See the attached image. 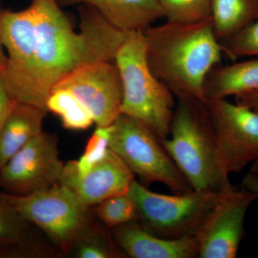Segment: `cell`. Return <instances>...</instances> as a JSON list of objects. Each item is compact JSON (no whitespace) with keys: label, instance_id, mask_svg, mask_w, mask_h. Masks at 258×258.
I'll return each instance as SVG.
<instances>
[{"label":"cell","instance_id":"6da1fadb","mask_svg":"<svg viewBox=\"0 0 258 258\" xmlns=\"http://www.w3.org/2000/svg\"><path fill=\"white\" fill-rule=\"evenodd\" d=\"M35 15V76L32 105L46 110L52 88L70 73L85 64L115 62L125 34L95 8L80 7V32L56 0H30Z\"/></svg>","mask_w":258,"mask_h":258},{"label":"cell","instance_id":"7a4b0ae2","mask_svg":"<svg viewBox=\"0 0 258 258\" xmlns=\"http://www.w3.org/2000/svg\"><path fill=\"white\" fill-rule=\"evenodd\" d=\"M143 32L148 64L154 76L177 98L205 103V79L221 60L222 52L212 19L195 23L166 22Z\"/></svg>","mask_w":258,"mask_h":258},{"label":"cell","instance_id":"3957f363","mask_svg":"<svg viewBox=\"0 0 258 258\" xmlns=\"http://www.w3.org/2000/svg\"><path fill=\"white\" fill-rule=\"evenodd\" d=\"M166 150L194 190L220 191L231 184L216 155V139L208 107L190 98H177Z\"/></svg>","mask_w":258,"mask_h":258},{"label":"cell","instance_id":"277c9868","mask_svg":"<svg viewBox=\"0 0 258 258\" xmlns=\"http://www.w3.org/2000/svg\"><path fill=\"white\" fill-rule=\"evenodd\" d=\"M115 62L123 83L120 113L138 120L162 142L165 140L175 108L174 95L149 68L143 31L126 32Z\"/></svg>","mask_w":258,"mask_h":258},{"label":"cell","instance_id":"5b68a950","mask_svg":"<svg viewBox=\"0 0 258 258\" xmlns=\"http://www.w3.org/2000/svg\"><path fill=\"white\" fill-rule=\"evenodd\" d=\"M220 191L193 189L164 195L151 191L134 180L128 195L137 209V222L144 228L164 238L179 239L199 235Z\"/></svg>","mask_w":258,"mask_h":258},{"label":"cell","instance_id":"8992f818","mask_svg":"<svg viewBox=\"0 0 258 258\" xmlns=\"http://www.w3.org/2000/svg\"><path fill=\"white\" fill-rule=\"evenodd\" d=\"M109 149L144 182H159L176 194L193 190L162 141L138 120L120 113L112 124Z\"/></svg>","mask_w":258,"mask_h":258},{"label":"cell","instance_id":"52a82bcc","mask_svg":"<svg viewBox=\"0 0 258 258\" xmlns=\"http://www.w3.org/2000/svg\"><path fill=\"white\" fill-rule=\"evenodd\" d=\"M5 195L18 213L41 230L62 256L67 255L75 239L96 217L93 208L85 205L62 184L23 196Z\"/></svg>","mask_w":258,"mask_h":258},{"label":"cell","instance_id":"ba28073f","mask_svg":"<svg viewBox=\"0 0 258 258\" xmlns=\"http://www.w3.org/2000/svg\"><path fill=\"white\" fill-rule=\"evenodd\" d=\"M206 105L215 130L217 163L229 177L258 159V113L226 99Z\"/></svg>","mask_w":258,"mask_h":258},{"label":"cell","instance_id":"9c48e42d","mask_svg":"<svg viewBox=\"0 0 258 258\" xmlns=\"http://www.w3.org/2000/svg\"><path fill=\"white\" fill-rule=\"evenodd\" d=\"M35 15L31 5L21 11L3 10L0 40L7 55L2 78L15 101L32 105L35 76Z\"/></svg>","mask_w":258,"mask_h":258},{"label":"cell","instance_id":"30bf717a","mask_svg":"<svg viewBox=\"0 0 258 258\" xmlns=\"http://www.w3.org/2000/svg\"><path fill=\"white\" fill-rule=\"evenodd\" d=\"M64 166L57 136L42 132L0 169V191L23 196L60 184Z\"/></svg>","mask_w":258,"mask_h":258},{"label":"cell","instance_id":"8fae6325","mask_svg":"<svg viewBox=\"0 0 258 258\" xmlns=\"http://www.w3.org/2000/svg\"><path fill=\"white\" fill-rule=\"evenodd\" d=\"M257 194L227 185L199 233L200 258H235L244 234V222Z\"/></svg>","mask_w":258,"mask_h":258},{"label":"cell","instance_id":"7c38bea8","mask_svg":"<svg viewBox=\"0 0 258 258\" xmlns=\"http://www.w3.org/2000/svg\"><path fill=\"white\" fill-rule=\"evenodd\" d=\"M54 88H66L92 115L97 126H108L120 114L123 88L115 62L85 64L70 73Z\"/></svg>","mask_w":258,"mask_h":258},{"label":"cell","instance_id":"4fadbf2b","mask_svg":"<svg viewBox=\"0 0 258 258\" xmlns=\"http://www.w3.org/2000/svg\"><path fill=\"white\" fill-rule=\"evenodd\" d=\"M135 174L111 149L84 175L76 171L74 161L64 166L60 184L72 190L85 205L93 208L103 200L128 192Z\"/></svg>","mask_w":258,"mask_h":258},{"label":"cell","instance_id":"5bb4252c","mask_svg":"<svg viewBox=\"0 0 258 258\" xmlns=\"http://www.w3.org/2000/svg\"><path fill=\"white\" fill-rule=\"evenodd\" d=\"M110 230L118 247L130 257L194 258L199 255L198 236L164 238L146 230L137 221Z\"/></svg>","mask_w":258,"mask_h":258},{"label":"cell","instance_id":"9a60e30c","mask_svg":"<svg viewBox=\"0 0 258 258\" xmlns=\"http://www.w3.org/2000/svg\"><path fill=\"white\" fill-rule=\"evenodd\" d=\"M32 224L15 210L0 191V257H52L55 249L48 238L35 233Z\"/></svg>","mask_w":258,"mask_h":258},{"label":"cell","instance_id":"2e32d148","mask_svg":"<svg viewBox=\"0 0 258 258\" xmlns=\"http://www.w3.org/2000/svg\"><path fill=\"white\" fill-rule=\"evenodd\" d=\"M59 5L78 4L95 8L111 25L123 32L144 31L164 17L157 0H56Z\"/></svg>","mask_w":258,"mask_h":258},{"label":"cell","instance_id":"e0dca14e","mask_svg":"<svg viewBox=\"0 0 258 258\" xmlns=\"http://www.w3.org/2000/svg\"><path fill=\"white\" fill-rule=\"evenodd\" d=\"M46 110L16 101L0 131V169L41 132Z\"/></svg>","mask_w":258,"mask_h":258},{"label":"cell","instance_id":"ac0fdd59","mask_svg":"<svg viewBox=\"0 0 258 258\" xmlns=\"http://www.w3.org/2000/svg\"><path fill=\"white\" fill-rule=\"evenodd\" d=\"M258 91V59L210 71L205 81V103Z\"/></svg>","mask_w":258,"mask_h":258},{"label":"cell","instance_id":"d6986e66","mask_svg":"<svg viewBox=\"0 0 258 258\" xmlns=\"http://www.w3.org/2000/svg\"><path fill=\"white\" fill-rule=\"evenodd\" d=\"M214 32L221 42L258 18V0H210Z\"/></svg>","mask_w":258,"mask_h":258},{"label":"cell","instance_id":"ffe728a7","mask_svg":"<svg viewBox=\"0 0 258 258\" xmlns=\"http://www.w3.org/2000/svg\"><path fill=\"white\" fill-rule=\"evenodd\" d=\"M78 258H122L126 256L118 247L111 230L97 217L76 237L66 256Z\"/></svg>","mask_w":258,"mask_h":258},{"label":"cell","instance_id":"44dd1931","mask_svg":"<svg viewBox=\"0 0 258 258\" xmlns=\"http://www.w3.org/2000/svg\"><path fill=\"white\" fill-rule=\"evenodd\" d=\"M46 108L60 117L62 126L69 130H86L95 123L86 107L66 88L52 90L47 99Z\"/></svg>","mask_w":258,"mask_h":258},{"label":"cell","instance_id":"7402d4cb","mask_svg":"<svg viewBox=\"0 0 258 258\" xmlns=\"http://www.w3.org/2000/svg\"><path fill=\"white\" fill-rule=\"evenodd\" d=\"M95 215L108 228L137 221V212L128 192L115 195L93 207Z\"/></svg>","mask_w":258,"mask_h":258},{"label":"cell","instance_id":"603a6c76","mask_svg":"<svg viewBox=\"0 0 258 258\" xmlns=\"http://www.w3.org/2000/svg\"><path fill=\"white\" fill-rule=\"evenodd\" d=\"M167 22L195 23L212 19L210 0H157Z\"/></svg>","mask_w":258,"mask_h":258},{"label":"cell","instance_id":"cb8c5ba5","mask_svg":"<svg viewBox=\"0 0 258 258\" xmlns=\"http://www.w3.org/2000/svg\"><path fill=\"white\" fill-rule=\"evenodd\" d=\"M222 52L232 61L258 55V18L254 23L220 42Z\"/></svg>","mask_w":258,"mask_h":258},{"label":"cell","instance_id":"d4e9b609","mask_svg":"<svg viewBox=\"0 0 258 258\" xmlns=\"http://www.w3.org/2000/svg\"><path fill=\"white\" fill-rule=\"evenodd\" d=\"M111 131L112 125L97 126L88 140L83 155L79 160L74 161L76 171L79 175L86 174L106 156L109 149Z\"/></svg>","mask_w":258,"mask_h":258},{"label":"cell","instance_id":"484cf974","mask_svg":"<svg viewBox=\"0 0 258 258\" xmlns=\"http://www.w3.org/2000/svg\"><path fill=\"white\" fill-rule=\"evenodd\" d=\"M15 102L7 91L0 74V131Z\"/></svg>","mask_w":258,"mask_h":258},{"label":"cell","instance_id":"4316f807","mask_svg":"<svg viewBox=\"0 0 258 258\" xmlns=\"http://www.w3.org/2000/svg\"><path fill=\"white\" fill-rule=\"evenodd\" d=\"M243 189L258 195V170H249L242 180Z\"/></svg>","mask_w":258,"mask_h":258},{"label":"cell","instance_id":"83f0119b","mask_svg":"<svg viewBox=\"0 0 258 258\" xmlns=\"http://www.w3.org/2000/svg\"><path fill=\"white\" fill-rule=\"evenodd\" d=\"M237 103L249 107L258 113V92L257 91L237 97Z\"/></svg>","mask_w":258,"mask_h":258},{"label":"cell","instance_id":"f1b7e54d","mask_svg":"<svg viewBox=\"0 0 258 258\" xmlns=\"http://www.w3.org/2000/svg\"><path fill=\"white\" fill-rule=\"evenodd\" d=\"M3 9L1 8V6H0V14H1L2 12H3ZM7 61V55L6 52H5V50L4 47H3V43H2L1 40H0V72H1L2 70L3 69V68L5 67V63H6Z\"/></svg>","mask_w":258,"mask_h":258},{"label":"cell","instance_id":"f546056e","mask_svg":"<svg viewBox=\"0 0 258 258\" xmlns=\"http://www.w3.org/2000/svg\"><path fill=\"white\" fill-rule=\"evenodd\" d=\"M249 170H258V159L254 162L252 163Z\"/></svg>","mask_w":258,"mask_h":258},{"label":"cell","instance_id":"4dcf8cb0","mask_svg":"<svg viewBox=\"0 0 258 258\" xmlns=\"http://www.w3.org/2000/svg\"><path fill=\"white\" fill-rule=\"evenodd\" d=\"M257 92H258V91H257Z\"/></svg>","mask_w":258,"mask_h":258}]
</instances>
